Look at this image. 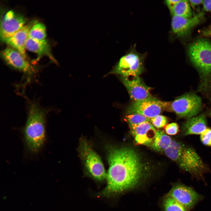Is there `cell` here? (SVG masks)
Here are the masks:
<instances>
[{
	"instance_id": "obj_3",
	"label": "cell",
	"mask_w": 211,
	"mask_h": 211,
	"mask_svg": "<svg viewBox=\"0 0 211 211\" xmlns=\"http://www.w3.org/2000/svg\"><path fill=\"white\" fill-rule=\"evenodd\" d=\"M27 118L24 129L25 142L31 152H38L45 139L46 112L37 103H30L28 108Z\"/></svg>"
},
{
	"instance_id": "obj_6",
	"label": "cell",
	"mask_w": 211,
	"mask_h": 211,
	"mask_svg": "<svg viewBox=\"0 0 211 211\" xmlns=\"http://www.w3.org/2000/svg\"><path fill=\"white\" fill-rule=\"evenodd\" d=\"M145 54L137 52L134 48L122 56L110 73L122 76H138L143 70V60Z\"/></svg>"
},
{
	"instance_id": "obj_1",
	"label": "cell",
	"mask_w": 211,
	"mask_h": 211,
	"mask_svg": "<svg viewBox=\"0 0 211 211\" xmlns=\"http://www.w3.org/2000/svg\"><path fill=\"white\" fill-rule=\"evenodd\" d=\"M108 150L107 185L98 197L110 198L133 189L142 183L145 176L144 165L133 149L109 147Z\"/></svg>"
},
{
	"instance_id": "obj_12",
	"label": "cell",
	"mask_w": 211,
	"mask_h": 211,
	"mask_svg": "<svg viewBox=\"0 0 211 211\" xmlns=\"http://www.w3.org/2000/svg\"><path fill=\"white\" fill-rule=\"evenodd\" d=\"M120 80L134 102L140 101L152 96L150 88L144 83L139 76L134 77L132 79L121 76Z\"/></svg>"
},
{
	"instance_id": "obj_24",
	"label": "cell",
	"mask_w": 211,
	"mask_h": 211,
	"mask_svg": "<svg viewBox=\"0 0 211 211\" xmlns=\"http://www.w3.org/2000/svg\"><path fill=\"white\" fill-rule=\"evenodd\" d=\"M200 139L204 145L211 146V129L207 128L200 134Z\"/></svg>"
},
{
	"instance_id": "obj_29",
	"label": "cell",
	"mask_w": 211,
	"mask_h": 211,
	"mask_svg": "<svg viewBox=\"0 0 211 211\" xmlns=\"http://www.w3.org/2000/svg\"><path fill=\"white\" fill-rule=\"evenodd\" d=\"M204 35L206 36L211 35V30H206L203 32Z\"/></svg>"
},
{
	"instance_id": "obj_8",
	"label": "cell",
	"mask_w": 211,
	"mask_h": 211,
	"mask_svg": "<svg viewBox=\"0 0 211 211\" xmlns=\"http://www.w3.org/2000/svg\"><path fill=\"white\" fill-rule=\"evenodd\" d=\"M189 211L194 209L204 198V196L199 194L191 187L182 183H174L167 194Z\"/></svg>"
},
{
	"instance_id": "obj_21",
	"label": "cell",
	"mask_w": 211,
	"mask_h": 211,
	"mask_svg": "<svg viewBox=\"0 0 211 211\" xmlns=\"http://www.w3.org/2000/svg\"><path fill=\"white\" fill-rule=\"evenodd\" d=\"M46 36V27L40 22L36 23L31 27L28 35V38L39 40L45 39Z\"/></svg>"
},
{
	"instance_id": "obj_9",
	"label": "cell",
	"mask_w": 211,
	"mask_h": 211,
	"mask_svg": "<svg viewBox=\"0 0 211 211\" xmlns=\"http://www.w3.org/2000/svg\"><path fill=\"white\" fill-rule=\"evenodd\" d=\"M169 102L161 101L153 96L143 100L133 102L127 109L128 114L137 113L151 119L167 109Z\"/></svg>"
},
{
	"instance_id": "obj_2",
	"label": "cell",
	"mask_w": 211,
	"mask_h": 211,
	"mask_svg": "<svg viewBox=\"0 0 211 211\" xmlns=\"http://www.w3.org/2000/svg\"><path fill=\"white\" fill-rule=\"evenodd\" d=\"M164 152L167 157L177 163L181 169L198 180L205 181L204 174L210 172L196 151L181 142L172 140Z\"/></svg>"
},
{
	"instance_id": "obj_31",
	"label": "cell",
	"mask_w": 211,
	"mask_h": 211,
	"mask_svg": "<svg viewBox=\"0 0 211 211\" xmlns=\"http://www.w3.org/2000/svg\"><path fill=\"white\" fill-rule=\"evenodd\" d=\"M206 30H211V26H210Z\"/></svg>"
},
{
	"instance_id": "obj_14",
	"label": "cell",
	"mask_w": 211,
	"mask_h": 211,
	"mask_svg": "<svg viewBox=\"0 0 211 211\" xmlns=\"http://www.w3.org/2000/svg\"><path fill=\"white\" fill-rule=\"evenodd\" d=\"M136 142L139 144L152 145L156 130L150 122H145L130 127Z\"/></svg>"
},
{
	"instance_id": "obj_15",
	"label": "cell",
	"mask_w": 211,
	"mask_h": 211,
	"mask_svg": "<svg viewBox=\"0 0 211 211\" xmlns=\"http://www.w3.org/2000/svg\"><path fill=\"white\" fill-rule=\"evenodd\" d=\"M37 22L36 20L31 21L4 42L17 51L27 59L25 50V43L30 29Z\"/></svg>"
},
{
	"instance_id": "obj_10",
	"label": "cell",
	"mask_w": 211,
	"mask_h": 211,
	"mask_svg": "<svg viewBox=\"0 0 211 211\" xmlns=\"http://www.w3.org/2000/svg\"><path fill=\"white\" fill-rule=\"evenodd\" d=\"M26 22V19L21 15L12 10L8 11L1 22V40L4 42L12 36L25 25Z\"/></svg>"
},
{
	"instance_id": "obj_17",
	"label": "cell",
	"mask_w": 211,
	"mask_h": 211,
	"mask_svg": "<svg viewBox=\"0 0 211 211\" xmlns=\"http://www.w3.org/2000/svg\"><path fill=\"white\" fill-rule=\"evenodd\" d=\"M207 127L206 116L202 114L188 119L183 126L182 131L185 136L201 134L207 128Z\"/></svg>"
},
{
	"instance_id": "obj_16",
	"label": "cell",
	"mask_w": 211,
	"mask_h": 211,
	"mask_svg": "<svg viewBox=\"0 0 211 211\" xmlns=\"http://www.w3.org/2000/svg\"><path fill=\"white\" fill-rule=\"evenodd\" d=\"M25 48L28 50L38 55L36 61L39 60L42 56L46 55L54 63H57L52 54L50 45L45 39L39 40L28 37L25 43Z\"/></svg>"
},
{
	"instance_id": "obj_4",
	"label": "cell",
	"mask_w": 211,
	"mask_h": 211,
	"mask_svg": "<svg viewBox=\"0 0 211 211\" xmlns=\"http://www.w3.org/2000/svg\"><path fill=\"white\" fill-rule=\"evenodd\" d=\"M188 55L194 65L204 75L211 73V43L203 38L191 44L188 49Z\"/></svg>"
},
{
	"instance_id": "obj_20",
	"label": "cell",
	"mask_w": 211,
	"mask_h": 211,
	"mask_svg": "<svg viewBox=\"0 0 211 211\" xmlns=\"http://www.w3.org/2000/svg\"><path fill=\"white\" fill-rule=\"evenodd\" d=\"M162 205L164 211H189L167 194L164 198Z\"/></svg>"
},
{
	"instance_id": "obj_23",
	"label": "cell",
	"mask_w": 211,
	"mask_h": 211,
	"mask_svg": "<svg viewBox=\"0 0 211 211\" xmlns=\"http://www.w3.org/2000/svg\"><path fill=\"white\" fill-rule=\"evenodd\" d=\"M154 127L159 128L165 126L168 122V120L165 116L158 115L150 119V121Z\"/></svg>"
},
{
	"instance_id": "obj_26",
	"label": "cell",
	"mask_w": 211,
	"mask_h": 211,
	"mask_svg": "<svg viewBox=\"0 0 211 211\" xmlns=\"http://www.w3.org/2000/svg\"><path fill=\"white\" fill-rule=\"evenodd\" d=\"M203 10L206 12H211V0H203Z\"/></svg>"
},
{
	"instance_id": "obj_18",
	"label": "cell",
	"mask_w": 211,
	"mask_h": 211,
	"mask_svg": "<svg viewBox=\"0 0 211 211\" xmlns=\"http://www.w3.org/2000/svg\"><path fill=\"white\" fill-rule=\"evenodd\" d=\"M172 140L171 137L164 132L158 130L151 145L154 149L159 152H163L169 146Z\"/></svg>"
},
{
	"instance_id": "obj_30",
	"label": "cell",
	"mask_w": 211,
	"mask_h": 211,
	"mask_svg": "<svg viewBox=\"0 0 211 211\" xmlns=\"http://www.w3.org/2000/svg\"><path fill=\"white\" fill-rule=\"evenodd\" d=\"M208 115L211 118V110H210L208 112Z\"/></svg>"
},
{
	"instance_id": "obj_27",
	"label": "cell",
	"mask_w": 211,
	"mask_h": 211,
	"mask_svg": "<svg viewBox=\"0 0 211 211\" xmlns=\"http://www.w3.org/2000/svg\"><path fill=\"white\" fill-rule=\"evenodd\" d=\"M180 0H166L165 3L171 11Z\"/></svg>"
},
{
	"instance_id": "obj_5",
	"label": "cell",
	"mask_w": 211,
	"mask_h": 211,
	"mask_svg": "<svg viewBox=\"0 0 211 211\" xmlns=\"http://www.w3.org/2000/svg\"><path fill=\"white\" fill-rule=\"evenodd\" d=\"M80 156L88 173L95 180L102 181L106 177L104 166L100 157L84 138H81L79 148Z\"/></svg>"
},
{
	"instance_id": "obj_11",
	"label": "cell",
	"mask_w": 211,
	"mask_h": 211,
	"mask_svg": "<svg viewBox=\"0 0 211 211\" xmlns=\"http://www.w3.org/2000/svg\"><path fill=\"white\" fill-rule=\"evenodd\" d=\"M1 54L8 65L28 76H31L35 73L36 68L16 50L7 47L2 51Z\"/></svg>"
},
{
	"instance_id": "obj_7",
	"label": "cell",
	"mask_w": 211,
	"mask_h": 211,
	"mask_svg": "<svg viewBox=\"0 0 211 211\" xmlns=\"http://www.w3.org/2000/svg\"><path fill=\"white\" fill-rule=\"evenodd\" d=\"M201 106L200 98L195 94L189 93L169 102L166 109L175 113L178 117L188 119L197 114Z\"/></svg>"
},
{
	"instance_id": "obj_28",
	"label": "cell",
	"mask_w": 211,
	"mask_h": 211,
	"mask_svg": "<svg viewBox=\"0 0 211 211\" xmlns=\"http://www.w3.org/2000/svg\"><path fill=\"white\" fill-rule=\"evenodd\" d=\"M188 1L190 5L193 7H194L198 5L202 4L203 2L202 0H189Z\"/></svg>"
},
{
	"instance_id": "obj_22",
	"label": "cell",
	"mask_w": 211,
	"mask_h": 211,
	"mask_svg": "<svg viewBox=\"0 0 211 211\" xmlns=\"http://www.w3.org/2000/svg\"><path fill=\"white\" fill-rule=\"evenodd\" d=\"M125 120L128 123L130 127L150 121V119L137 113L128 114L125 116Z\"/></svg>"
},
{
	"instance_id": "obj_13",
	"label": "cell",
	"mask_w": 211,
	"mask_h": 211,
	"mask_svg": "<svg viewBox=\"0 0 211 211\" xmlns=\"http://www.w3.org/2000/svg\"><path fill=\"white\" fill-rule=\"evenodd\" d=\"M204 16L202 12L191 18L172 16L171 23L172 31L178 37L184 36L202 21Z\"/></svg>"
},
{
	"instance_id": "obj_19",
	"label": "cell",
	"mask_w": 211,
	"mask_h": 211,
	"mask_svg": "<svg viewBox=\"0 0 211 211\" xmlns=\"http://www.w3.org/2000/svg\"><path fill=\"white\" fill-rule=\"evenodd\" d=\"M170 12L172 16L187 18L192 17V13L188 0H180Z\"/></svg>"
},
{
	"instance_id": "obj_25",
	"label": "cell",
	"mask_w": 211,
	"mask_h": 211,
	"mask_svg": "<svg viewBox=\"0 0 211 211\" xmlns=\"http://www.w3.org/2000/svg\"><path fill=\"white\" fill-rule=\"evenodd\" d=\"M179 130L178 124L175 122L170 123L167 125L165 128L166 132L170 135H174L177 134Z\"/></svg>"
}]
</instances>
